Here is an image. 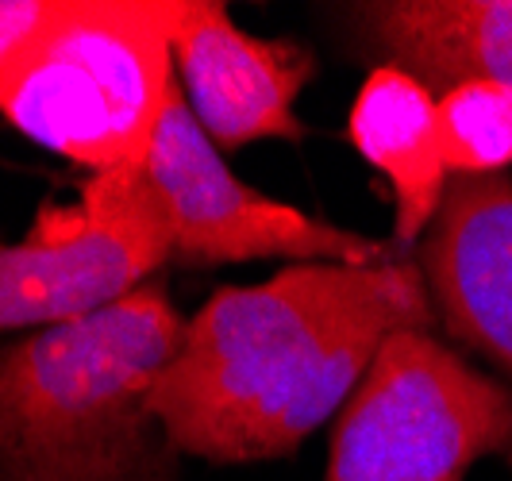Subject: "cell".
Returning a JSON list of instances; mask_svg holds the SVG:
<instances>
[{"mask_svg":"<svg viewBox=\"0 0 512 481\" xmlns=\"http://www.w3.org/2000/svg\"><path fill=\"white\" fill-rule=\"evenodd\" d=\"M409 328H436L420 262L285 266L216 289L185 320L151 408L178 455L224 466L293 455Z\"/></svg>","mask_w":512,"mask_h":481,"instance_id":"cell-1","label":"cell"},{"mask_svg":"<svg viewBox=\"0 0 512 481\" xmlns=\"http://www.w3.org/2000/svg\"><path fill=\"white\" fill-rule=\"evenodd\" d=\"M185 320L162 281L0 343V481H174L151 408Z\"/></svg>","mask_w":512,"mask_h":481,"instance_id":"cell-2","label":"cell"},{"mask_svg":"<svg viewBox=\"0 0 512 481\" xmlns=\"http://www.w3.org/2000/svg\"><path fill=\"white\" fill-rule=\"evenodd\" d=\"M185 0H51L0 62V116L24 139L108 174L147 166Z\"/></svg>","mask_w":512,"mask_h":481,"instance_id":"cell-3","label":"cell"},{"mask_svg":"<svg viewBox=\"0 0 512 481\" xmlns=\"http://www.w3.org/2000/svg\"><path fill=\"white\" fill-rule=\"evenodd\" d=\"M482 458L512 470V385L409 328L339 412L324 481H466Z\"/></svg>","mask_w":512,"mask_h":481,"instance_id":"cell-4","label":"cell"},{"mask_svg":"<svg viewBox=\"0 0 512 481\" xmlns=\"http://www.w3.org/2000/svg\"><path fill=\"white\" fill-rule=\"evenodd\" d=\"M166 262L170 231L147 166L93 174L74 204H43L20 239H0V335L101 312Z\"/></svg>","mask_w":512,"mask_h":481,"instance_id":"cell-5","label":"cell"},{"mask_svg":"<svg viewBox=\"0 0 512 481\" xmlns=\"http://www.w3.org/2000/svg\"><path fill=\"white\" fill-rule=\"evenodd\" d=\"M147 178L166 216L170 262H181L189 270L262 258H289L293 266H366L393 258V251L370 235L335 228L320 216H308L293 204L243 185L224 162V151L189 112L181 85L170 89L166 112L158 120Z\"/></svg>","mask_w":512,"mask_h":481,"instance_id":"cell-6","label":"cell"},{"mask_svg":"<svg viewBox=\"0 0 512 481\" xmlns=\"http://www.w3.org/2000/svg\"><path fill=\"white\" fill-rule=\"evenodd\" d=\"M174 70L189 112L220 151H239L266 139L297 143L305 135L297 97L316 77L312 51L235 27L228 4H181Z\"/></svg>","mask_w":512,"mask_h":481,"instance_id":"cell-7","label":"cell"},{"mask_svg":"<svg viewBox=\"0 0 512 481\" xmlns=\"http://www.w3.org/2000/svg\"><path fill=\"white\" fill-rule=\"evenodd\" d=\"M436 320L512 385V178H451L420 247Z\"/></svg>","mask_w":512,"mask_h":481,"instance_id":"cell-8","label":"cell"},{"mask_svg":"<svg viewBox=\"0 0 512 481\" xmlns=\"http://www.w3.org/2000/svg\"><path fill=\"white\" fill-rule=\"evenodd\" d=\"M343 24L374 66L405 70L436 97L462 81L512 85V0H370Z\"/></svg>","mask_w":512,"mask_h":481,"instance_id":"cell-9","label":"cell"},{"mask_svg":"<svg viewBox=\"0 0 512 481\" xmlns=\"http://www.w3.org/2000/svg\"><path fill=\"white\" fill-rule=\"evenodd\" d=\"M347 139L393 193V235L401 247L436 224L451 170L439 147V97L405 70L370 66L355 93Z\"/></svg>","mask_w":512,"mask_h":481,"instance_id":"cell-10","label":"cell"},{"mask_svg":"<svg viewBox=\"0 0 512 481\" xmlns=\"http://www.w3.org/2000/svg\"><path fill=\"white\" fill-rule=\"evenodd\" d=\"M439 147L451 178H497L512 166V85L462 81L439 97Z\"/></svg>","mask_w":512,"mask_h":481,"instance_id":"cell-11","label":"cell"},{"mask_svg":"<svg viewBox=\"0 0 512 481\" xmlns=\"http://www.w3.org/2000/svg\"><path fill=\"white\" fill-rule=\"evenodd\" d=\"M51 0H0V62L24 43L47 16Z\"/></svg>","mask_w":512,"mask_h":481,"instance_id":"cell-12","label":"cell"}]
</instances>
